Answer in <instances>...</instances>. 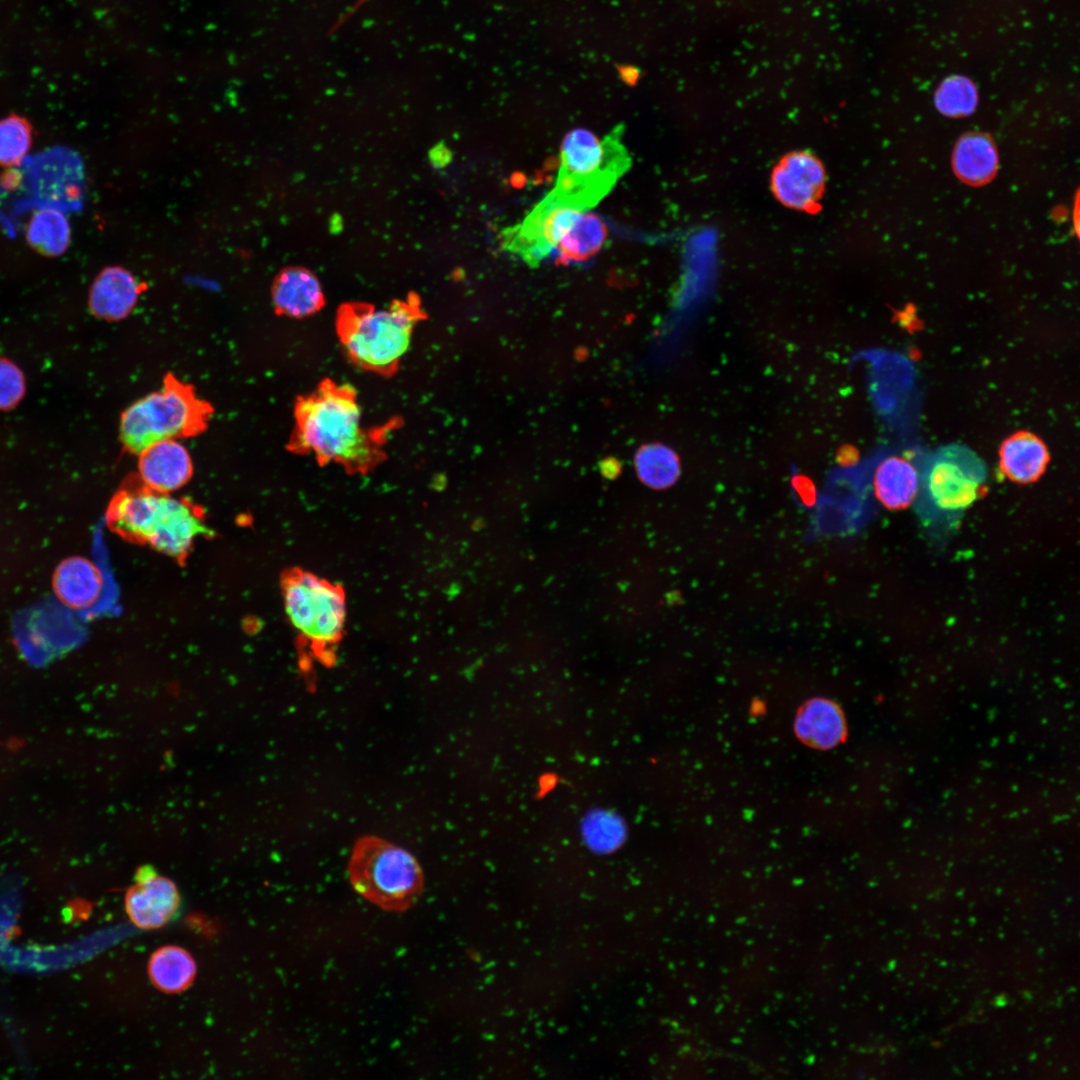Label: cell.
<instances>
[{
  "instance_id": "23",
  "label": "cell",
  "mask_w": 1080,
  "mask_h": 1080,
  "mask_svg": "<svg viewBox=\"0 0 1080 1080\" xmlns=\"http://www.w3.org/2000/svg\"><path fill=\"white\" fill-rule=\"evenodd\" d=\"M635 466L640 480L654 489L672 486L680 475L677 455L672 449L660 444L642 447L636 454Z\"/></svg>"
},
{
  "instance_id": "3",
  "label": "cell",
  "mask_w": 1080,
  "mask_h": 1080,
  "mask_svg": "<svg viewBox=\"0 0 1080 1080\" xmlns=\"http://www.w3.org/2000/svg\"><path fill=\"white\" fill-rule=\"evenodd\" d=\"M425 318L417 295L394 300L386 308L345 303L337 310L336 333L355 365L391 376L410 346L414 328Z\"/></svg>"
},
{
  "instance_id": "10",
  "label": "cell",
  "mask_w": 1080,
  "mask_h": 1080,
  "mask_svg": "<svg viewBox=\"0 0 1080 1080\" xmlns=\"http://www.w3.org/2000/svg\"><path fill=\"white\" fill-rule=\"evenodd\" d=\"M83 173L79 158L65 148L36 155L28 169V187L41 208L62 212L80 203Z\"/></svg>"
},
{
  "instance_id": "5",
  "label": "cell",
  "mask_w": 1080,
  "mask_h": 1080,
  "mask_svg": "<svg viewBox=\"0 0 1080 1080\" xmlns=\"http://www.w3.org/2000/svg\"><path fill=\"white\" fill-rule=\"evenodd\" d=\"M213 411L209 402L197 397L192 385L169 373L161 389L134 402L121 414L120 441L127 452L139 455L156 442L204 432Z\"/></svg>"
},
{
  "instance_id": "14",
  "label": "cell",
  "mask_w": 1080,
  "mask_h": 1080,
  "mask_svg": "<svg viewBox=\"0 0 1080 1080\" xmlns=\"http://www.w3.org/2000/svg\"><path fill=\"white\" fill-rule=\"evenodd\" d=\"M271 295L275 311L291 318L311 316L325 304L318 277L301 266L282 269L273 280Z\"/></svg>"
},
{
  "instance_id": "22",
  "label": "cell",
  "mask_w": 1080,
  "mask_h": 1080,
  "mask_svg": "<svg viewBox=\"0 0 1080 1080\" xmlns=\"http://www.w3.org/2000/svg\"><path fill=\"white\" fill-rule=\"evenodd\" d=\"M70 227L63 212L54 208H40L27 227V240L31 247L46 256H59L70 242Z\"/></svg>"
},
{
  "instance_id": "16",
  "label": "cell",
  "mask_w": 1080,
  "mask_h": 1080,
  "mask_svg": "<svg viewBox=\"0 0 1080 1080\" xmlns=\"http://www.w3.org/2000/svg\"><path fill=\"white\" fill-rule=\"evenodd\" d=\"M1050 461L1049 450L1036 434L1022 430L1009 435L999 448V468L1011 481L1029 484L1037 481Z\"/></svg>"
},
{
  "instance_id": "29",
  "label": "cell",
  "mask_w": 1080,
  "mask_h": 1080,
  "mask_svg": "<svg viewBox=\"0 0 1080 1080\" xmlns=\"http://www.w3.org/2000/svg\"><path fill=\"white\" fill-rule=\"evenodd\" d=\"M793 485L797 493L805 502L809 503L814 500L815 488L809 479L800 475L796 476L793 479Z\"/></svg>"
},
{
  "instance_id": "19",
  "label": "cell",
  "mask_w": 1080,
  "mask_h": 1080,
  "mask_svg": "<svg viewBox=\"0 0 1080 1080\" xmlns=\"http://www.w3.org/2000/svg\"><path fill=\"white\" fill-rule=\"evenodd\" d=\"M875 496L890 510L908 507L919 492V474L907 459L891 456L884 459L873 476Z\"/></svg>"
},
{
  "instance_id": "11",
  "label": "cell",
  "mask_w": 1080,
  "mask_h": 1080,
  "mask_svg": "<svg viewBox=\"0 0 1080 1080\" xmlns=\"http://www.w3.org/2000/svg\"><path fill=\"white\" fill-rule=\"evenodd\" d=\"M826 181L822 162L812 153L795 151L782 157L771 173V189L784 206L815 213Z\"/></svg>"
},
{
  "instance_id": "28",
  "label": "cell",
  "mask_w": 1080,
  "mask_h": 1080,
  "mask_svg": "<svg viewBox=\"0 0 1080 1080\" xmlns=\"http://www.w3.org/2000/svg\"><path fill=\"white\" fill-rule=\"evenodd\" d=\"M25 394V378L10 360L0 358V410L15 407Z\"/></svg>"
},
{
  "instance_id": "15",
  "label": "cell",
  "mask_w": 1080,
  "mask_h": 1080,
  "mask_svg": "<svg viewBox=\"0 0 1080 1080\" xmlns=\"http://www.w3.org/2000/svg\"><path fill=\"white\" fill-rule=\"evenodd\" d=\"M144 290L128 270L110 266L102 270L89 292V308L98 318L117 321L126 318Z\"/></svg>"
},
{
  "instance_id": "20",
  "label": "cell",
  "mask_w": 1080,
  "mask_h": 1080,
  "mask_svg": "<svg viewBox=\"0 0 1080 1080\" xmlns=\"http://www.w3.org/2000/svg\"><path fill=\"white\" fill-rule=\"evenodd\" d=\"M55 591L68 606L88 608L99 597L103 580L96 566L83 558L63 562L54 578Z\"/></svg>"
},
{
  "instance_id": "2",
  "label": "cell",
  "mask_w": 1080,
  "mask_h": 1080,
  "mask_svg": "<svg viewBox=\"0 0 1080 1080\" xmlns=\"http://www.w3.org/2000/svg\"><path fill=\"white\" fill-rule=\"evenodd\" d=\"M106 523L122 538L178 561L186 559L198 537L214 534L201 507L151 489L140 478L129 480L112 497Z\"/></svg>"
},
{
  "instance_id": "9",
  "label": "cell",
  "mask_w": 1080,
  "mask_h": 1080,
  "mask_svg": "<svg viewBox=\"0 0 1080 1080\" xmlns=\"http://www.w3.org/2000/svg\"><path fill=\"white\" fill-rule=\"evenodd\" d=\"M580 213L546 195L521 223L505 230L504 246L535 266L557 247Z\"/></svg>"
},
{
  "instance_id": "21",
  "label": "cell",
  "mask_w": 1080,
  "mask_h": 1080,
  "mask_svg": "<svg viewBox=\"0 0 1080 1080\" xmlns=\"http://www.w3.org/2000/svg\"><path fill=\"white\" fill-rule=\"evenodd\" d=\"M196 963L185 949L166 945L150 957L148 974L153 985L166 993L186 990L196 976Z\"/></svg>"
},
{
  "instance_id": "7",
  "label": "cell",
  "mask_w": 1080,
  "mask_h": 1080,
  "mask_svg": "<svg viewBox=\"0 0 1080 1080\" xmlns=\"http://www.w3.org/2000/svg\"><path fill=\"white\" fill-rule=\"evenodd\" d=\"M282 591L290 623L312 647L325 649L341 639L346 600L339 586L314 574L293 570L283 577Z\"/></svg>"
},
{
  "instance_id": "1",
  "label": "cell",
  "mask_w": 1080,
  "mask_h": 1080,
  "mask_svg": "<svg viewBox=\"0 0 1080 1080\" xmlns=\"http://www.w3.org/2000/svg\"><path fill=\"white\" fill-rule=\"evenodd\" d=\"M295 427L288 449L312 454L319 464L336 463L351 473H365L381 463L388 434L400 426L391 419L365 427L355 389L326 378L294 407Z\"/></svg>"
},
{
  "instance_id": "8",
  "label": "cell",
  "mask_w": 1080,
  "mask_h": 1080,
  "mask_svg": "<svg viewBox=\"0 0 1080 1080\" xmlns=\"http://www.w3.org/2000/svg\"><path fill=\"white\" fill-rule=\"evenodd\" d=\"M918 474V494L938 512L958 513L981 494L987 468L969 447L951 443L929 453L919 465Z\"/></svg>"
},
{
  "instance_id": "17",
  "label": "cell",
  "mask_w": 1080,
  "mask_h": 1080,
  "mask_svg": "<svg viewBox=\"0 0 1080 1080\" xmlns=\"http://www.w3.org/2000/svg\"><path fill=\"white\" fill-rule=\"evenodd\" d=\"M795 730L807 745L817 749H829L845 737V718L835 703L817 698L810 700L800 709Z\"/></svg>"
},
{
  "instance_id": "25",
  "label": "cell",
  "mask_w": 1080,
  "mask_h": 1080,
  "mask_svg": "<svg viewBox=\"0 0 1080 1080\" xmlns=\"http://www.w3.org/2000/svg\"><path fill=\"white\" fill-rule=\"evenodd\" d=\"M936 108L947 117L959 118L972 114L978 103V91L969 78L953 75L938 86L934 97Z\"/></svg>"
},
{
  "instance_id": "18",
  "label": "cell",
  "mask_w": 1080,
  "mask_h": 1080,
  "mask_svg": "<svg viewBox=\"0 0 1080 1080\" xmlns=\"http://www.w3.org/2000/svg\"><path fill=\"white\" fill-rule=\"evenodd\" d=\"M999 165L993 140L984 133L971 132L961 136L953 150L952 166L964 183L980 186L991 181Z\"/></svg>"
},
{
  "instance_id": "12",
  "label": "cell",
  "mask_w": 1080,
  "mask_h": 1080,
  "mask_svg": "<svg viewBox=\"0 0 1080 1080\" xmlns=\"http://www.w3.org/2000/svg\"><path fill=\"white\" fill-rule=\"evenodd\" d=\"M180 894L175 883L157 875L150 866L141 867L136 882L125 895V909L129 919L141 929H157L164 926L177 912Z\"/></svg>"
},
{
  "instance_id": "13",
  "label": "cell",
  "mask_w": 1080,
  "mask_h": 1080,
  "mask_svg": "<svg viewBox=\"0 0 1080 1080\" xmlns=\"http://www.w3.org/2000/svg\"><path fill=\"white\" fill-rule=\"evenodd\" d=\"M139 478L149 488L170 493L192 477L193 464L186 448L175 439L156 442L139 454Z\"/></svg>"
},
{
  "instance_id": "6",
  "label": "cell",
  "mask_w": 1080,
  "mask_h": 1080,
  "mask_svg": "<svg viewBox=\"0 0 1080 1080\" xmlns=\"http://www.w3.org/2000/svg\"><path fill=\"white\" fill-rule=\"evenodd\" d=\"M354 890L385 911L404 912L420 898L424 876L407 850L377 836L359 838L348 862Z\"/></svg>"
},
{
  "instance_id": "26",
  "label": "cell",
  "mask_w": 1080,
  "mask_h": 1080,
  "mask_svg": "<svg viewBox=\"0 0 1080 1080\" xmlns=\"http://www.w3.org/2000/svg\"><path fill=\"white\" fill-rule=\"evenodd\" d=\"M31 127L24 119L11 115L0 120V164L13 166L20 163L30 149Z\"/></svg>"
},
{
  "instance_id": "4",
  "label": "cell",
  "mask_w": 1080,
  "mask_h": 1080,
  "mask_svg": "<svg viewBox=\"0 0 1080 1080\" xmlns=\"http://www.w3.org/2000/svg\"><path fill=\"white\" fill-rule=\"evenodd\" d=\"M623 131L618 126L602 140L588 130L571 131L562 143L555 186L547 195L580 212L597 205L631 166Z\"/></svg>"
},
{
  "instance_id": "24",
  "label": "cell",
  "mask_w": 1080,
  "mask_h": 1080,
  "mask_svg": "<svg viewBox=\"0 0 1080 1080\" xmlns=\"http://www.w3.org/2000/svg\"><path fill=\"white\" fill-rule=\"evenodd\" d=\"M606 238L601 220L591 214L577 217L557 245L561 256L568 261H581L595 254Z\"/></svg>"
},
{
  "instance_id": "27",
  "label": "cell",
  "mask_w": 1080,
  "mask_h": 1080,
  "mask_svg": "<svg viewBox=\"0 0 1080 1080\" xmlns=\"http://www.w3.org/2000/svg\"><path fill=\"white\" fill-rule=\"evenodd\" d=\"M585 839L592 847L607 850L620 843L624 835L622 822L613 814L595 812L583 825Z\"/></svg>"
}]
</instances>
